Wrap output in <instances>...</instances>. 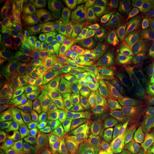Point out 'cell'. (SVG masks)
Here are the masks:
<instances>
[{
	"mask_svg": "<svg viewBox=\"0 0 154 154\" xmlns=\"http://www.w3.org/2000/svg\"><path fill=\"white\" fill-rule=\"evenodd\" d=\"M7 75H1L0 77V110L1 112L6 111V107L9 100L15 94L17 90L10 84Z\"/></svg>",
	"mask_w": 154,
	"mask_h": 154,
	"instance_id": "22",
	"label": "cell"
},
{
	"mask_svg": "<svg viewBox=\"0 0 154 154\" xmlns=\"http://www.w3.org/2000/svg\"><path fill=\"white\" fill-rule=\"evenodd\" d=\"M36 65L42 78L48 81L56 80V58L49 39L40 49L36 57Z\"/></svg>",
	"mask_w": 154,
	"mask_h": 154,
	"instance_id": "17",
	"label": "cell"
},
{
	"mask_svg": "<svg viewBox=\"0 0 154 154\" xmlns=\"http://www.w3.org/2000/svg\"><path fill=\"white\" fill-rule=\"evenodd\" d=\"M1 54L2 62L6 67H13L30 56L27 17L23 6L18 9L5 27L1 43Z\"/></svg>",
	"mask_w": 154,
	"mask_h": 154,
	"instance_id": "5",
	"label": "cell"
},
{
	"mask_svg": "<svg viewBox=\"0 0 154 154\" xmlns=\"http://www.w3.org/2000/svg\"><path fill=\"white\" fill-rule=\"evenodd\" d=\"M121 1L115 0H88L83 1L82 12L88 14L92 12L114 11V9L120 4Z\"/></svg>",
	"mask_w": 154,
	"mask_h": 154,
	"instance_id": "21",
	"label": "cell"
},
{
	"mask_svg": "<svg viewBox=\"0 0 154 154\" xmlns=\"http://www.w3.org/2000/svg\"><path fill=\"white\" fill-rule=\"evenodd\" d=\"M122 154H144V148L137 141H130L125 146Z\"/></svg>",
	"mask_w": 154,
	"mask_h": 154,
	"instance_id": "24",
	"label": "cell"
},
{
	"mask_svg": "<svg viewBox=\"0 0 154 154\" xmlns=\"http://www.w3.org/2000/svg\"><path fill=\"white\" fill-rule=\"evenodd\" d=\"M78 154H80V153H78ZM83 154H96L94 151H92V152H89V153H83Z\"/></svg>",
	"mask_w": 154,
	"mask_h": 154,
	"instance_id": "27",
	"label": "cell"
},
{
	"mask_svg": "<svg viewBox=\"0 0 154 154\" xmlns=\"http://www.w3.org/2000/svg\"><path fill=\"white\" fill-rule=\"evenodd\" d=\"M147 86H148V95H147L143 113L146 115H154V82L149 83Z\"/></svg>",
	"mask_w": 154,
	"mask_h": 154,
	"instance_id": "23",
	"label": "cell"
},
{
	"mask_svg": "<svg viewBox=\"0 0 154 154\" xmlns=\"http://www.w3.org/2000/svg\"><path fill=\"white\" fill-rule=\"evenodd\" d=\"M144 154H154V146H146L144 148Z\"/></svg>",
	"mask_w": 154,
	"mask_h": 154,
	"instance_id": "26",
	"label": "cell"
},
{
	"mask_svg": "<svg viewBox=\"0 0 154 154\" xmlns=\"http://www.w3.org/2000/svg\"><path fill=\"white\" fill-rule=\"evenodd\" d=\"M125 48L144 84L154 82V29H143L128 34Z\"/></svg>",
	"mask_w": 154,
	"mask_h": 154,
	"instance_id": "6",
	"label": "cell"
},
{
	"mask_svg": "<svg viewBox=\"0 0 154 154\" xmlns=\"http://www.w3.org/2000/svg\"><path fill=\"white\" fill-rule=\"evenodd\" d=\"M14 154H46L37 126L33 125L14 142Z\"/></svg>",
	"mask_w": 154,
	"mask_h": 154,
	"instance_id": "16",
	"label": "cell"
},
{
	"mask_svg": "<svg viewBox=\"0 0 154 154\" xmlns=\"http://www.w3.org/2000/svg\"><path fill=\"white\" fill-rule=\"evenodd\" d=\"M52 49L56 58V80L68 84L74 90H78L74 68H73L72 46L73 43L70 39L65 37L55 29L53 33L49 36Z\"/></svg>",
	"mask_w": 154,
	"mask_h": 154,
	"instance_id": "10",
	"label": "cell"
},
{
	"mask_svg": "<svg viewBox=\"0 0 154 154\" xmlns=\"http://www.w3.org/2000/svg\"><path fill=\"white\" fill-rule=\"evenodd\" d=\"M137 139L146 145L154 144V118L143 117L138 121L135 127Z\"/></svg>",
	"mask_w": 154,
	"mask_h": 154,
	"instance_id": "20",
	"label": "cell"
},
{
	"mask_svg": "<svg viewBox=\"0 0 154 154\" xmlns=\"http://www.w3.org/2000/svg\"><path fill=\"white\" fill-rule=\"evenodd\" d=\"M6 117L11 138H18L34 125L31 110L27 105L25 96L16 91L6 107Z\"/></svg>",
	"mask_w": 154,
	"mask_h": 154,
	"instance_id": "12",
	"label": "cell"
},
{
	"mask_svg": "<svg viewBox=\"0 0 154 154\" xmlns=\"http://www.w3.org/2000/svg\"><path fill=\"white\" fill-rule=\"evenodd\" d=\"M129 29L154 27V0H125L112 11Z\"/></svg>",
	"mask_w": 154,
	"mask_h": 154,
	"instance_id": "9",
	"label": "cell"
},
{
	"mask_svg": "<svg viewBox=\"0 0 154 154\" xmlns=\"http://www.w3.org/2000/svg\"><path fill=\"white\" fill-rule=\"evenodd\" d=\"M30 56L37 57L40 49L57 29L54 2H24Z\"/></svg>",
	"mask_w": 154,
	"mask_h": 154,
	"instance_id": "4",
	"label": "cell"
},
{
	"mask_svg": "<svg viewBox=\"0 0 154 154\" xmlns=\"http://www.w3.org/2000/svg\"><path fill=\"white\" fill-rule=\"evenodd\" d=\"M83 119H84V125L87 128L89 134L94 139L96 135L102 130L103 118L104 116L98 108H96L92 104H86L84 106V112H83Z\"/></svg>",
	"mask_w": 154,
	"mask_h": 154,
	"instance_id": "19",
	"label": "cell"
},
{
	"mask_svg": "<svg viewBox=\"0 0 154 154\" xmlns=\"http://www.w3.org/2000/svg\"><path fill=\"white\" fill-rule=\"evenodd\" d=\"M65 130L69 135L75 150L80 154L93 151V138L89 134L87 128L83 124L78 116L72 113L65 115Z\"/></svg>",
	"mask_w": 154,
	"mask_h": 154,
	"instance_id": "15",
	"label": "cell"
},
{
	"mask_svg": "<svg viewBox=\"0 0 154 154\" xmlns=\"http://www.w3.org/2000/svg\"><path fill=\"white\" fill-rule=\"evenodd\" d=\"M83 1L66 0L54 2L57 28L61 34L70 39L73 45L77 43Z\"/></svg>",
	"mask_w": 154,
	"mask_h": 154,
	"instance_id": "13",
	"label": "cell"
},
{
	"mask_svg": "<svg viewBox=\"0 0 154 154\" xmlns=\"http://www.w3.org/2000/svg\"><path fill=\"white\" fill-rule=\"evenodd\" d=\"M48 97L64 110L79 118L84 117L78 95L73 88L62 81H46L42 97Z\"/></svg>",
	"mask_w": 154,
	"mask_h": 154,
	"instance_id": "14",
	"label": "cell"
},
{
	"mask_svg": "<svg viewBox=\"0 0 154 154\" xmlns=\"http://www.w3.org/2000/svg\"><path fill=\"white\" fill-rule=\"evenodd\" d=\"M131 137L132 131L124 126H105L94 137L93 151L96 154H122Z\"/></svg>",
	"mask_w": 154,
	"mask_h": 154,
	"instance_id": "11",
	"label": "cell"
},
{
	"mask_svg": "<svg viewBox=\"0 0 154 154\" xmlns=\"http://www.w3.org/2000/svg\"><path fill=\"white\" fill-rule=\"evenodd\" d=\"M75 147L73 145L66 130L59 132L52 136L47 142L46 154H74Z\"/></svg>",
	"mask_w": 154,
	"mask_h": 154,
	"instance_id": "18",
	"label": "cell"
},
{
	"mask_svg": "<svg viewBox=\"0 0 154 154\" xmlns=\"http://www.w3.org/2000/svg\"><path fill=\"white\" fill-rule=\"evenodd\" d=\"M147 95L148 86L143 83L96 95L93 101L100 108L106 124H119L142 113Z\"/></svg>",
	"mask_w": 154,
	"mask_h": 154,
	"instance_id": "3",
	"label": "cell"
},
{
	"mask_svg": "<svg viewBox=\"0 0 154 154\" xmlns=\"http://www.w3.org/2000/svg\"><path fill=\"white\" fill-rule=\"evenodd\" d=\"M5 134H6V125L2 118H0V144H1V149L5 146Z\"/></svg>",
	"mask_w": 154,
	"mask_h": 154,
	"instance_id": "25",
	"label": "cell"
},
{
	"mask_svg": "<svg viewBox=\"0 0 154 154\" xmlns=\"http://www.w3.org/2000/svg\"><path fill=\"white\" fill-rule=\"evenodd\" d=\"M74 65L83 89L94 96L130 85L137 76L130 55L122 48L101 54L76 52Z\"/></svg>",
	"mask_w": 154,
	"mask_h": 154,
	"instance_id": "1",
	"label": "cell"
},
{
	"mask_svg": "<svg viewBox=\"0 0 154 154\" xmlns=\"http://www.w3.org/2000/svg\"><path fill=\"white\" fill-rule=\"evenodd\" d=\"M8 76L13 87L24 96L42 97L47 80L39 75L35 58L29 56L15 64Z\"/></svg>",
	"mask_w": 154,
	"mask_h": 154,
	"instance_id": "8",
	"label": "cell"
},
{
	"mask_svg": "<svg viewBox=\"0 0 154 154\" xmlns=\"http://www.w3.org/2000/svg\"><path fill=\"white\" fill-rule=\"evenodd\" d=\"M128 34L112 11L88 13L80 19L77 52L101 54L115 50L125 44Z\"/></svg>",
	"mask_w": 154,
	"mask_h": 154,
	"instance_id": "2",
	"label": "cell"
},
{
	"mask_svg": "<svg viewBox=\"0 0 154 154\" xmlns=\"http://www.w3.org/2000/svg\"><path fill=\"white\" fill-rule=\"evenodd\" d=\"M34 125L46 136H54L65 130L66 113L60 106L46 97H26Z\"/></svg>",
	"mask_w": 154,
	"mask_h": 154,
	"instance_id": "7",
	"label": "cell"
}]
</instances>
